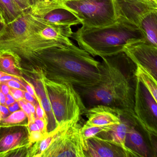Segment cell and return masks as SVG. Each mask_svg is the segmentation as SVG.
<instances>
[{
  "label": "cell",
  "instance_id": "cell-1",
  "mask_svg": "<svg viewBox=\"0 0 157 157\" xmlns=\"http://www.w3.org/2000/svg\"><path fill=\"white\" fill-rule=\"evenodd\" d=\"M101 58L99 82L76 90L90 107L102 105L113 107L138 125L134 112L136 64L124 51Z\"/></svg>",
  "mask_w": 157,
  "mask_h": 157
},
{
  "label": "cell",
  "instance_id": "cell-2",
  "mask_svg": "<svg viewBox=\"0 0 157 157\" xmlns=\"http://www.w3.org/2000/svg\"><path fill=\"white\" fill-rule=\"evenodd\" d=\"M34 59L44 78L71 84L75 89L92 87L101 78L100 62L74 44L44 48L36 53Z\"/></svg>",
  "mask_w": 157,
  "mask_h": 157
},
{
  "label": "cell",
  "instance_id": "cell-3",
  "mask_svg": "<svg viewBox=\"0 0 157 157\" xmlns=\"http://www.w3.org/2000/svg\"><path fill=\"white\" fill-rule=\"evenodd\" d=\"M71 38L91 56L101 57L122 52L127 45L145 42L138 27L118 21L103 27L82 25L73 33Z\"/></svg>",
  "mask_w": 157,
  "mask_h": 157
},
{
  "label": "cell",
  "instance_id": "cell-4",
  "mask_svg": "<svg viewBox=\"0 0 157 157\" xmlns=\"http://www.w3.org/2000/svg\"><path fill=\"white\" fill-rule=\"evenodd\" d=\"M41 80L58 125L66 122L78 123L87 108L75 87L69 83L52 81L44 77Z\"/></svg>",
  "mask_w": 157,
  "mask_h": 157
},
{
  "label": "cell",
  "instance_id": "cell-5",
  "mask_svg": "<svg viewBox=\"0 0 157 157\" xmlns=\"http://www.w3.org/2000/svg\"><path fill=\"white\" fill-rule=\"evenodd\" d=\"M62 3L83 26L103 27L117 22L112 0H63Z\"/></svg>",
  "mask_w": 157,
  "mask_h": 157
},
{
  "label": "cell",
  "instance_id": "cell-6",
  "mask_svg": "<svg viewBox=\"0 0 157 157\" xmlns=\"http://www.w3.org/2000/svg\"><path fill=\"white\" fill-rule=\"evenodd\" d=\"M81 128L78 123L71 122L58 125L54 139L41 157H86L87 145Z\"/></svg>",
  "mask_w": 157,
  "mask_h": 157
},
{
  "label": "cell",
  "instance_id": "cell-7",
  "mask_svg": "<svg viewBox=\"0 0 157 157\" xmlns=\"http://www.w3.org/2000/svg\"><path fill=\"white\" fill-rule=\"evenodd\" d=\"M134 112L135 119L147 134L153 151L157 153V147L153 143L157 136V101L142 83L136 80Z\"/></svg>",
  "mask_w": 157,
  "mask_h": 157
},
{
  "label": "cell",
  "instance_id": "cell-8",
  "mask_svg": "<svg viewBox=\"0 0 157 157\" xmlns=\"http://www.w3.org/2000/svg\"><path fill=\"white\" fill-rule=\"evenodd\" d=\"M117 21L138 27L147 14L157 11V0H112Z\"/></svg>",
  "mask_w": 157,
  "mask_h": 157
},
{
  "label": "cell",
  "instance_id": "cell-9",
  "mask_svg": "<svg viewBox=\"0 0 157 157\" xmlns=\"http://www.w3.org/2000/svg\"><path fill=\"white\" fill-rule=\"evenodd\" d=\"M123 51L136 65L146 69L157 80V47L138 42L127 45Z\"/></svg>",
  "mask_w": 157,
  "mask_h": 157
},
{
  "label": "cell",
  "instance_id": "cell-10",
  "mask_svg": "<svg viewBox=\"0 0 157 157\" xmlns=\"http://www.w3.org/2000/svg\"><path fill=\"white\" fill-rule=\"evenodd\" d=\"M31 145L28 126L0 127V157L13 150Z\"/></svg>",
  "mask_w": 157,
  "mask_h": 157
},
{
  "label": "cell",
  "instance_id": "cell-11",
  "mask_svg": "<svg viewBox=\"0 0 157 157\" xmlns=\"http://www.w3.org/2000/svg\"><path fill=\"white\" fill-rule=\"evenodd\" d=\"M86 157H132L129 152L98 136L87 140Z\"/></svg>",
  "mask_w": 157,
  "mask_h": 157
},
{
  "label": "cell",
  "instance_id": "cell-12",
  "mask_svg": "<svg viewBox=\"0 0 157 157\" xmlns=\"http://www.w3.org/2000/svg\"><path fill=\"white\" fill-rule=\"evenodd\" d=\"M85 115L88 118L86 124L93 126L117 124L124 116L120 110L107 105H98L87 108Z\"/></svg>",
  "mask_w": 157,
  "mask_h": 157
},
{
  "label": "cell",
  "instance_id": "cell-13",
  "mask_svg": "<svg viewBox=\"0 0 157 157\" xmlns=\"http://www.w3.org/2000/svg\"><path fill=\"white\" fill-rule=\"evenodd\" d=\"M33 16L36 23V33L43 39L65 46L74 44L70 39L73 33L71 26L46 24L38 17Z\"/></svg>",
  "mask_w": 157,
  "mask_h": 157
},
{
  "label": "cell",
  "instance_id": "cell-14",
  "mask_svg": "<svg viewBox=\"0 0 157 157\" xmlns=\"http://www.w3.org/2000/svg\"><path fill=\"white\" fill-rule=\"evenodd\" d=\"M131 124L136 125L129 118L122 116L121 121L119 124L112 125L108 130L101 132L96 136L121 147L129 152L132 157H139L136 152L132 151L126 146V134L128 127Z\"/></svg>",
  "mask_w": 157,
  "mask_h": 157
},
{
  "label": "cell",
  "instance_id": "cell-15",
  "mask_svg": "<svg viewBox=\"0 0 157 157\" xmlns=\"http://www.w3.org/2000/svg\"><path fill=\"white\" fill-rule=\"evenodd\" d=\"M38 18L48 25L70 26L81 25L80 20L64 6L53 9L44 16Z\"/></svg>",
  "mask_w": 157,
  "mask_h": 157
},
{
  "label": "cell",
  "instance_id": "cell-16",
  "mask_svg": "<svg viewBox=\"0 0 157 157\" xmlns=\"http://www.w3.org/2000/svg\"><path fill=\"white\" fill-rule=\"evenodd\" d=\"M137 126L131 124L128 127L126 137V146L136 152L139 157L149 156V151L142 135L137 130Z\"/></svg>",
  "mask_w": 157,
  "mask_h": 157
},
{
  "label": "cell",
  "instance_id": "cell-17",
  "mask_svg": "<svg viewBox=\"0 0 157 157\" xmlns=\"http://www.w3.org/2000/svg\"><path fill=\"white\" fill-rule=\"evenodd\" d=\"M138 27L144 35L145 42L157 47V11L144 16Z\"/></svg>",
  "mask_w": 157,
  "mask_h": 157
},
{
  "label": "cell",
  "instance_id": "cell-18",
  "mask_svg": "<svg viewBox=\"0 0 157 157\" xmlns=\"http://www.w3.org/2000/svg\"><path fill=\"white\" fill-rule=\"evenodd\" d=\"M135 74L136 78L143 84L154 100L157 101V79L146 69L140 65H136Z\"/></svg>",
  "mask_w": 157,
  "mask_h": 157
},
{
  "label": "cell",
  "instance_id": "cell-19",
  "mask_svg": "<svg viewBox=\"0 0 157 157\" xmlns=\"http://www.w3.org/2000/svg\"><path fill=\"white\" fill-rule=\"evenodd\" d=\"M0 10L3 14L6 25L25 13L14 0H0Z\"/></svg>",
  "mask_w": 157,
  "mask_h": 157
},
{
  "label": "cell",
  "instance_id": "cell-20",
  "mask_svg": "<svg viewBox=\"0 0 157 157\" xmlns=\"http://www.w3.org/2000/svg\"><path fill=\"white\" fill-rule=\"evenodd\" d=\"M3 50L4 52L0 56V70L14 76L23 78L21 72L17 67L14 53L8 50Z\"/></svg>",
  "mask_w": 157,
  "mask_h": 157
},
{
  "label": "cell",
  "instance_id": "cell-21",
  "mask_svg": "<svg viewBox=\"0 0 157 157\" xmlns=\"http://www.w3.org/2000/svg\"><path fill=\"white\" fill-rule=\"evenodd\" d=\"M57 130V127L48 133L47 136L31 145L30 157H41L43 152L50 146L54 139Z\"/></svg>",
  "mask_w": 157,
  "mask_h": 157
},
{
  "label": "cell",
  "instance_id": "cell-22",
  "mask_svg": "<svg viewBox=\"0 0 157 157\" xmlns=\"http://www.w3.org/2000/svg\"><path fill=\"white\" fill-rule=\"evenodd\" d=\"M28 116L22 109L11 113L9 116L2 118L0 122V127L28 125Z\"/></svg>",
  "mask_w": 157,
  "mask_h": 157
},
{
  "label": "cell",
  "instance_id": "cell-23",
  "mask_svg": "<svg viewBox=\"0 0 157 157\" xmlns=\"http://www.w3.org/2000/svg\"><path fill=\"white\" fill-rule=\"evenodd\" d=\"M111 125L103 126H93L85 123L83 126H82L81 132L82 138L85 143H86V145H87L86 141L87 140L96 136L101 132L108 130L110 128Z\"/></svg>",
  "mask_w": 157,
  "mask_h": 157
},
{
  "label": "cell",
  "instance_id": "cell-24",
  "mask_svg": "<svg viewBox=\"0 0 157 157\" xmlns=\"http://www.w3.org/2000/svg\"><path fill=\"white\" fill-rule=\"evenodd\" d=\"M31 146L21 147L13 150L3 154L2 157H30Z\"/></svg>",
  "mask_w": 157,
  "mask_h": 157
},
{
  "label": "cell",
  "instance_id": "cell-25",
  "mask_svg": "<svg viewBox=\"0 0 157 157\" xmlns=\"http://www.w3.org/2000/svg\"><path fill=\"white\" fill-rule=\"evenodd\" d=\"M34 122L37 124L39 130L43 135L45 136L48 135V133L47 130V122L46 121L36 117L35 118Z\"/></svg>",
  "mask_w": 157,
  "mask_h": 157
},
{
  "label": "cell",
  "instance_id": "cell-26",
  "mask_svg": "<svg viewBox=\"0 0 157 157\" xmlns=\"http://www.w3.org/2000/svg\"><path fill=\"white\" fill-rule=\"evenodd\" d=\"M30 143L32 145L41 140L43 139L47 136L43 135L40 131H31L29 132Z\"/></svg>",
  "mask_w": 157,
  "mask_h": 157
},
{
  "label": "cell",
  "instance_id": "cell-27",
  "mask_svg": "<svg viewBox=\"0 0 157 157\" xmlns=\"http://www.w3.org/2000/svg\"><path fill=\"white\" fill-rule=\"evenodd\" d=\"M17 101L18 102L19 105L21 106V109L25 113V114L28 116V119H29V123L30 122L34 121L35 119L29 107L26 105V104L22 100H20V101Z\"/></svg>",
  "mask_w": 157,
  "mask_h": 157
},
{
  "label": "cell",
  "instance_id": "cell-28",
  "mask_svg": "<svg viewBox=\"0 0 157 157\" xmlns=\"http://www.w3.org/2000/svg\"><path fill=\"white\" fill-rule=\"evenodd\" d=\"M24 91L20 89L10 88V94L16 101L24 99Z\"/></svg>",
  "mask_w": 157,
  "mask_h": 157
},
{
  "label": "cell",
  "instance_id": "cell-29",
  "mask_svg": "<svg viewBox=\"0 0 157 157\" xmlns=\"http://www.w3.org/2000/svg\"><path fill=\"white\" fill-rule=\"evenodd\" d=\"M21 8L24 11H28L30 10L32 3L31 0H14Z\"/></svg>",
  "mask_w": 157,
  "mask_h": 157
},
{
  "label": "cell",
  "instance_id": "cell-30",
  "mask_svg": "<svg viewBox=\"0 0 157 157\" xmlns=\"http://www.w3.org/2000/svg\"><path fill=\"white\" fill-rule=\"evenodd\" d=\"M4 82L6 83L7 85H8L10 88L20 89V90H22L26 91L25 86L18 81L12 79Z\"/></svg>",
  "mask_w": 157,
  "mask_h": 157
},
{
  "label": "cell",
  "instance_id": "cell-31",
  "mask_svg": "<svg viewBox=\"0 0 157 157\" xmlns=\"http://www.w3.org/2000/svg\"><path fill=\"white\" fill-rule=\"evenodd\" d=\"M35 112L37 118L45 120L47 122V119L44 111L38 102L35 105Z\"/></svg>",
  "mask_w": 157,
  "mask_h": 157
},
{
  "label": "cell",
  "instance_id": "cell-32",
  "mask_svg": "<svg viewBox=\"0 0 157 157\" xmlns=\"http://www.w3.org/2000/svg\"><path fill=\"white\" fill-rule=\"evenodd\" d=\"M24 96L25 98L26 101H27L29 102L32 103L34 106H35L36 105V104L38 103V101L35 98L32 96L31 94L27 92L26 91H24Z\"/></svg>",
  "mask_w": 157,
  "mask_h": 157
},
{
  "label": "cell",
  "instance_id": "cell-33",
  "mask_svg": "<svg viewBox=\"0 0 157 157\" xmlns=\"http://www.w3.org/2000/svg\"><path fill=\"white\" fill-rule=\"evenodd\" d=\"M0 113L2 116V118L7 117L11 113L7 106L1 104H0Z\"/></svg>",
  "mask_w": 157,
  "mask_h": 157
},
{
  "label": "cell",
  "instance_id": "cell-34",
  "mask_svg": "<svg viewBox=\"0 0 157 157\" xmlns=\"http://www.w3.org/2000/svg\"><path fill=\"white\" fill-rule=\"evenodd\" d=\"M8 109L10 110L11 113H13V112H16L18 110H21V106L19 105V103L17 101H16L15 102L12 104L8 106Z\"/></svg>",
  "mask_w": 157,
  "mask_h": 157
},
{
  "label": "cell",
  "instance_id": "cell-35",
  "mask_svg": "<svg viewBox=\"0 0 157 157\" xmlns=\"http://www.w3.org/2000/svg\"><path fill=\"white\" fill-rule=\"evenodd\" d=\"M0 91L7 95L10 93V87L4 82H0Z\"/></svg>",
  "mask_w": 157,
  "mask_h": 157
},
{
  "label": "cell",
  "instance_id": "cell-36",
  "mask_svg": "<svg viewBox=\"0 0 157 157\" xmlns=\"http://www.w3.org/2000/svg\"><path fill=\"white\" fill-rule=\"evenodd\" d=\"M59 0H31L32 5L35 3H40V4H47L52 3Z\"/></svg>",
  "mask_w": 157,
  "mask_h": 157
},
{
  "label": "cell",
  "instance_id": "cell-37",
  "mask_svg": "<svg viewBox=\"0 0 157 157\" xmlns=\"http://www.w3.org/2000/svg\"><path fill=\"white\" fill-rule=\"evenodd\" d=\"M28 129L29 132L31 131H40L37 124L34 121L30 122L28 124Z\"/></svg>",
  "mask_w": 157,
  "mask_h": 157
},
{
  "label": "cell",
  "instance_id": "cell-38",
  "mask_svg": "<svg viewBox=\"0 0 157 157\" xmlns=\"http://www.w3.org/2000/svg\"><path fill=\"white\" fill-rule=\"evenodd\" d=\"M16 101L14 98L13 97L12 95L10 94H9L6 95V105H5L8 107L12 104L15 102Z\"/></svg>",
  "mask_w": 157,
  "mask_h": 157
},
{
  "label": "cell",
  "instance_id": "cell-39",
  "mask_svg": "<svg viewBox=\"0 0 157 157\" xmlns=\"http://www.w3.org/2000/svg\"><path fill=\"white\" fill-rule=\"evenodd\" d=\"M23 101L26 104V105L28 106V107H29V109L31 110V112H32L33 114V115L34 117L35 118H36V112H35V106H34L32 103L29 102L25 100V99H22Z\"/></svg>",
  "mask_w": 157,
  "mask_h": 157
},
{
  "label": "cell",
  "instance_id": "cell-40",
  "mask_svg": "<svg viewBox=\"0 0 157 157\" xmlns=\"http://www.w3.org/2000/svg\"><path fill=\"white\" fill-rule=\"evenodd\" d=\"M6 95L0 91V104L4 105H6Z\"/></svg>",
  "mask_w": 157,
  "mask_h": 157
},
{
  "label": "cell",
  "instance_id": "cell-41",
  "mask_svg": "<svg viewBox=\"0 0 157 157\" xmlns=\"http://www.w3.org/2000/svg\"><path fill=\"white\" fill-rule=\"evenodd\" d=\"M0 24L2 25H6L4 16H3V14H2L1 10H0Z\"/></svg>",
  "mask_w": 157,
  "mask_h": 157
},
{
  "label": "cell",
  "instance_id": "cell-42",
  "mask_svg": "<svg viewBox=\"0 0 157 157\" xmlns=\"http://www.w3.org/2000/svg\"><path fill=\"white\" fill-rule=\"evenodd\" d=\"M10 75V74L6 73V72H4V71H2L0 70V78H1L2 77L5 76V75Z\"/></svg>",
  "mask_w": 157,
  "mask_h": 157
},
{
  "label": "cell",
  "instance_id": "cell-43",
  "mask_svg": "<svg viewBox=\"0 0 157 157\" xmlns=\"http://www.w3.org/2000/svg\"><path fill=\"white\" fill-rule=\"evenodd\" d=\"M3 52H4V50H0V56H1L2 54H3Z\"/></svg>",
  "mask_w": 157,
  "mask_h": 157
},
{
  "label": "cell",
  "instance_id": "cell-44",
  "mask_svg": "<svg viewBox=\"0 0 157 157\" xmlns=\"http://www.w3.org/2000/svg\"><path fill=\"white\" fill-rule=\"evenodd\" d=\"M2 116L1 114V113H0V122H1V121L2 120Z\"/></svg>",
  "mask_w": 157,
  "mask_h": 157
},
{
  "label": "cell",
  "instance_id": "cell-45",
  "mask_svg": "<svg viewBox=\"0 0 157 157\" xmlns=\"http://www.w3.org/2000/svg\"><path fill=\"white\" fill-rule=\"evenodd\" d=\"M1 25H2V24H0V31H1V29H2V26H3V25H2V26H1Z\"/></svg>",
  "mask_w": 157,
  "mask_h": 157
},
{
  "label": "cell",
  "instance_id": "cell-46",
  "mask_svg": "<svg viewBox=\"0 0 157 157\" xmlns=\"http://www.w3.org/2000/svg\"><path fill=\"white\" fill-rule=\"evenodd\" d=\"M72 1H79V0H72Z\"/></svg>",
  "mask_w": 157,
  "mask_h": 157
}]
</instances>
